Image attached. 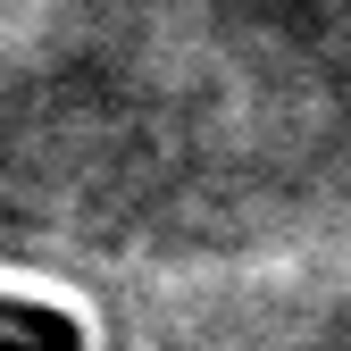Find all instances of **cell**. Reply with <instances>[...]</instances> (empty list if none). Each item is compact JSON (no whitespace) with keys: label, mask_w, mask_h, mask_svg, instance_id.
<instances>
[{"label":"cell","mask_w":351,"mask_h":351,"mask_svg":"<svg viewBox=\"0 0 351 351\" xmlns=\"http://www.w3.org/2000/svg\"><path fill=\"white\" fill-rule=\"evenodd\" d=\"M0 351H75V326H67V318H51V326H34V335L17 343V335H9V318H0Z\"/></svg>","instance_id":"6da1fadb"}]
</instances>
